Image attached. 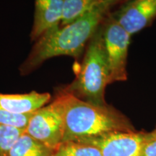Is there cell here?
I'll return each mask as SVG.
<instances>
[{
  "mask_svg": "<svg viewBox=\"0 0 156 156\" xmlns=\"http://www.w3.org/2000/svg\"><path fill=\"white\" fill-rule=\"evenodd\" d=\"M129 0H102L73 22L47 31L37 40L27 59L20 67V74L27 75L51 58L69 56L77 58L111 11L120 3Z\"/></svg>",
  "mask_w": 156,
  "mask_h": 156,
  "instance_id": "cell-1",
  "label": "cell"
},
{
  "mask_svg": "<svg viewBox=\"0 0 156 156\" xmlns=\"http://www.w3.org/2000/svg\"><path fill=\"white\" fill-rule=\"evenodd\" d=\"M64 97L63 142H73L112 132H132L136 129L125 115L114 107L98 106L60 90Z\"/></svg>",
  "mask_w": 156,
  "mask_h": 156,
  "instance_id": "cell-2",
  "label": "cell"
},
{
  "mask_svg": "<svg viewBox=\"0 0 156 156\" xmlns=\"http://www.w3.org/2000/svg\"><path fill=\"white\" fill-rule=\"evenodd\" d=\"M110 74L103 36V24L88 42L77 77L63 90L98 106H106L105 89Z\"/></svg>",
  "mask_w": 156,
  "mask_h": 156,
  "instance_id": "cell-3",
  "label": "cell"
},
{
  "mask_svg": "<svg viewBox=\"0 0 156 156\" xmlns=\"http://www.w3.org/2000/svg\"><path fill=\"white\" fill-rule=\"evenodd\" d=\"M64 114V97L59 91L51 103L34 112L25 132L56 151L63 142Z\"/></svg>",
  "mask_w": 156,
  "mask_h": 156,
  "instance_id": "cell-4",
  "label": "cell"
},
{
  "mask_svg": "<svg viewBox=\"0 0 156 156\" xmlns=\"http://www.w3.org/2000/svg\"><path fill=\"white\" fill-rule=\"evenodd\" d=\"M103 36L110 74V84L126 81L131 35L111 13L103 23Z\"/></svg>",
  "mask_w": 156,
  "mask_h": 156,
  "instance_id": "cell-5",
  "label": "cell"
},
{
  "mask_svg": "<svg viewBox=\"0 0 156 156\" xmlns=\"http://www.w3.org/2000/svg\"><path fill=\"white\" fill-rule=\"evenodd\" d=\"M147 132H112L76 140L95 146L103 156H141L142 144Z\"/></svg>",
  "mask_w": 156,
  "mask_h": 156,
  "instance_id": "cell-6",
  "label": "cell"
},
{
  "mask_svg": "<svg viewBox=\"0 0 156 156\" xmlns=\"http://www.w3.org/2000/svg\"><path fill=\"white\" fill-rule=\"evenodd\" d=\"M112 15L130 35L145 28L156 17V0H129Z\"/></svg>",
  "mask_w": 156,
  "mask_h": 156,
  "instance_id": "cell-7",
  "label": "cell"
},
{
  "mask_svg": "<svg viewBox=\"0 0 156 156\" xmlns=\"http://www.w3.org/2000/svg\"><path fill=\"white\" fill-rule=\"evenodd\" d=\"M64 0H35L34 21L30 38L36 41L58 26L63 17Z\"/></svg>",
  "mask_w": 156,
  "mask_h": 156,
  "instance_id": "cell-8",
  "label": "cell"
},
{
  "mask_svg": "<svg viewBox=\"0 0 156 156\" xmlns=\"http://www.w3.org/2000/svg\"><path fill=\"white\" fill-rule=\"evenodd\" d=\"M50 100L51 95L48 93L32 91L25 94L0 93V110L14 114H29L44 106Z\"/></svg>",
  "mask_w": 156,
  "mask_h": 156,
  "instance_id": "cell-9",
  "label": "cell"
},
{
  "mask_svg": "<svg viewBox=\"0 0 156 156\" xmlns=\"http://www.w3.org/2000/svg\"><path fill=\"white\" fill-rule=\"evenodd\" d=\"M55 152L25 132L12 146L7 156H54Z\"/></svg>",
  "mask_w": 156,
  "mask_h": 156,
  "instance_id": "cell-10",
  "label": "cell"
},
{
  "mask_svg": "<svg viewBox=\"0 0 156 156\" xmlns=\"http://www.w3.org/2000/svg\"><path fill=\"white\" fill-rule=\"evenodd\" d=\"M102 0H64L62 26L73 22Z\"/></svg>",
  "mask_w": 156,
  "mask_h": 156,
  "instance_id": "cell-11",
  "label": "cell"
},
{
  "mask_svg": "<svg viewBox=\"0 0 156 156\" xmlns=\"http://www.w3.org/2000/svg\"><path fill=\"white\" fill-rule=\"evenodd\" d=\"M54 156H103L100 150L95 146L77 142L62 143Z\"/></svg>",
  "mask_w": 156,
  "mask_h": 156,
  "instance_id": "cell-12",
  "label": "cell"
},
{
  "mask_svg": "<svg viewBox=\"0 0 156 156\" xmlns=\"http://www.w3.org/2000/svg\"><path fill=\"white\" fill-rule=\"evenodd\" d=\"M25 132L22 129L0 124V156H7L12 146Z\"/></svg>",
  "mask_w": 156,
  "mask_h": 156,
  "instance_id": "cell-13",
  "label": "cell"
},
{
  "mask_svg": "<svg viewBox=\"0 0 156 156\" xmlns=\"http://www.w3.org/2000/svg\"><path fill=\"white\" fill-rule=\"evenodd\" d=\"M33 113L14 114L5 110H0V124L26 129Z\"/></svg>",
  "mask_w": 156,
  "mask_h": 156,
  "instance_id": "cell-14",
  "label": "cell"
},
{
  "mask_svg": "<svg viewBox=\"0 0 156 156\" xmlns=\"http://www.w3.org/2000/svg\"><path fill=\"white\" fill-rule=\"evenodd\" d=\"M141 156H156V138L151 132H147L145 139L142 144Z\"/></svg>",
  "mask_w": 156,
  "mask_h": 156,
  "instance_id": "cell-15",
  "label": "cell"
},
{
  "mask_svg": "<svg viewBox=\"0 0 156 156\" xmlns=\"http://www.w3.org/2000/svg\"><path fill=\"white\" fill-rule=\"evenodd\" d=\"M151 134H152V136H153V137L156 138V128L155 129L153 130V131H152V132H151Z\"/></svg>",
  "mask_w": 156,
  "mask_h": 156,
  "instance_id": "cell-16",
  "label": "cell"
}]
</instances>
